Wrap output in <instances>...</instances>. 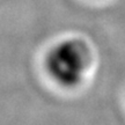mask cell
I'll list each match as a JSON object with an SVG mask.
<instances>
[{
	"instance_id": "1",
	"label": "cell",
	"mask_w": 125,
	"mask_h": 125,
	"mask_svg": "<svg viewBox=\"0 0 125 125\" xmlns=\"http://www.w3.org/2000/svg\"><path fill=\"white\" fill-rule=\"evenodd\" d=\"M92 62L87 42L70 37L57 42L45 54L44 67L51 80L62 88H75L83 81Z\"/></svg>"
}]
</instances>
